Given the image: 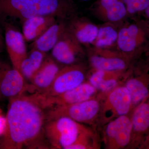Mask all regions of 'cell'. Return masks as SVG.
Instances as JSON below:
<instances>
[{
  "label": "cell",
  "mask_w": 149,
  "mask_h": 149,
  "mask_svg": "<svg viewBox=\"0 0 149 149\" xmlns=\"http://www.w3.org/2000/svg\"><path fill=\"white\" fill-rule=\"evenodd\" d=\"M9 101L0 148H49L45 136L47 109L38 94H24Z\"/></svg>",
  "instance_id": "obj_1"
},
{
  "label": "cell",
  "mask_w": 149,
  "mask_h": 149,
  "mask_svg": "<svg viewBox=\"0 0 149 149\" xmlns=\"http://www.w3.org/2000/svg\"><path fill=\"white\" fill-rule=\"evenodd\" d=\"M68 8L63 0H0V17L24 20L37 16L64 17Z\"/></svg>",
  "instance_id": "obj_2"
},
{
  "label": "cell",
  "mask_w": 149,
  "mask_h": 149,
  "mask_svg": "<svg viewBox=\"0 0 149 149\" xmlns=\"http://www.w3.org/2000/svg\"><path fill=\"white\" fill-rule=\"evenodd\" d=\"M91 129L70 118L60 117L46 121L45 138L49 148L68 149Z\"/></svg>",
  "instance_id": "obj_3"
},
{
  "label": "cell",
  "mask_w": 149,
  "mask_h": 149,
  "mask_svg": "<svg viewBox=\"0 0 149 149\" xmlns=\"http://www.w3.org/2000/svg\"><path fill=\"white\" fill-rule=\"evenodd\" d=\"M116 43L121 54L133 62L149 49V26L142 19L122 27Z\"/></svg>",
  "instance_id": "obj_4"
},
{
  "label": "cell",
  "mask_w": 149,
  "mask_h": 149,
  "mask_svg": "<svg viewBox=\"0 0 149 149\" xmlns=\"http://www.w3.org/2000/svg\"><path fill=\"white\" fill-rule=\"evenodd\" d=\"M102 100L99 94L78 103L48 109L46 110V121L60 117H67L82 124L93 125L99 120Z\"/></svg>",
  "instance_id": "obj_5"
},
{
  "label": "cell",
  "mask_w": 149,
  "mask_h": 149,
  "mask_svg": "<svg viewBox=\"0 0 149 149\" xmlns=\"http://www.w3.org/2000/svg\"><path fill=\"white\" fill-rule=\"evenodd\" d=\"M100 94L102 100L99 120L103 124H106L122 116L130 114L132 111L131 96L123 84L105 94Z\"/></svg>",
  "instance_id": "obj_6"
},
{
  "label": "cell",
  "mask_w": 149,
  "mask_h": 149,
  "mask_svg": "<svg viewBox=\"0 0 149 149\" xmlns=\"http://www.w3.org/2000/svg\"><path fill=\"white\" fill-rule=\"evenodd\" d=\"M145 55L133 62L123 84L131 96L132 111L149 95V59Z\"/></svg>",
  "instance_id": "obj_7"
},
{
  "label": "cell",
  "mask_w": 149,
  "mask_h": 149,
  "mask_svg": "<svg viewBox=\"0 0 149 149\" xmlns=\"http://www.w3.org/2000/svg\"><path fill=\"white\" fill-rule=\"evenodd\" d=\"M132 133L131 113L122 116L107 123L103 131L102 141L105 148L128 149Z\"/></svg>",
  "instance_id": "obj_8"
},
{
  "label": "cell",
  "mask_w": 149,
  "mask_h": 149,
  "mask_svg": "<svg viewBox=\"0 0 149 149\" xmlns=\"http://www.w3.org/2000/svg\"><path fill=\"white\" fill-rule=\"evenodd\" d=\"M86 77V68L83 64L65 65L61 68L50 88L45 92L38 94L44 98L58 95L84 83Z\"/></svg>",
  "instance_id": "obj_9"
},
{
  "label": "cell",
  "mask_w": 149,
  "mask_h": 149,
  "mask_svg": "<svg viewBox=\"0 0 149 149\" xmlns=\"http://www.w3.org/2000/svg\"><path fill=\"white\" fill-rule=\"evenodd\" d=\"M52 54L56 61L65 65L78 63L84 55L81 43L68 28L52 50Z\"/></svg>",
  "instance_id": "obj_10"
},
{
  "label": "cell",
  "mask_w": 149,
  "mask_h": 149,
  "mask_svg": "<svg viewBox=\"0 0 149 149\" xmlns=\"http://www.w3.org/2000/svg\"><path fill=\"white\" fill-rule=\"evenodd\" d=\"M98 92L93 85L86 81L75 88L58 95L44 98L38 95L43 107L48 109L85 101L97 95Z\"/></svg>",
  "instance_id": "obj_11"
},
{
  "label": "cell",
  "mask_w": 149,
  "mask_h": 149,
  "mask_svg": "<svg viewBox=\"0 0 149 149\" xmlns=\"http://www.w3.org/2000/svg\"><path fill=\"white\" fill-rule=\"evenodd\" d=\"M30 92L27 84L21 72L15 68L6 65L0 74V98L10 99Z\"/></svg>",
  "instance_id": "obj_12"
},
{
  "label": "cell",
  "mask_w": 149,
  "mask_h": 149,
  "mask_svg": "<svg viewBox=\"0 0 149 149\" xmlns=\"http://www.w3.org/2000/svg\"><path fill=\"white\" fill-rule=\"evenodd\" d=\"M130 113L132 133L128 149H139L142 141L149 133V95Z\"/></svg>",
  "instance_id": "obj_13"
},
{
  "label": "cell",
  "mask_w": 149,
  "mask_h": 149,
  "mask_svg": "<svg viewBox=\"0 0 149 149\" xmlns=\"http://www.w3.org/2000/svg\"><path fill=\"white\" fill-rule=\"evenodd\" d=\"M4 42L13 67L19 71L22 62L28 53L23 34L13 25L6 24Z\"/></svg>",
  "instance_id": "obj_14"
},
{
  "label": "cell",
  "mask_w": 149,
  "mask_h": 149,
  "mask_svg": "<svg viewBox=\"0 0 149 149\" xmlns=\"http://www.w3.org/2000/svg\"><path fill=\"white\" fill-rule=\"evenodd\" d=\"M51 57H46L40 68L29 82L30 92L41 94L45 92L52 84L61 68Z\"/></svg>",
  "instance_id": "obj_15"
},
{
  "label": "cell",
  "mask_w": 149,
  "mask_h": 149,
  "mask_svg": "<svg viewBox=\"0 0 149 149\" xmlns=\"http://www.w3.org/2000/svg\"><path fill=\"white\" fill-rule=\"evenodd\" d=\"M94 70L111 72H125L133 62L121 54L113 53H96L90 57Z\"/></svg>",
  "instance_id": "obj_16"
},
{
  "label": "cell",
  "mask_w": 149,
  "mask_h": 149,
  "mask_svg": "<svg viewBox=\"0 0 149 149\" xmlns=\"http://www.w3.org/2000/svg\"><path fill=\"white\" fill-rule=\"evenodd\" d=\"M94 70L88 81L97 89L99 93L102 94H105L117 86L124 84L129 72V69L125 73L124 72Z\"/></svg>",
  "instance_id": "obj_17"
},
{
  "label": "cell",
  "mask_w": 149,
  "mask_h": 149,
  "mask_svg": "<svg viewBox=\"0 0 149 149\" xmlns=\"http://www.w3.org/2000/svg\"><path fill=\"white\" fill-rule=\"evenodd\" d=\"M55 17L37 16L23 22L22 34L26 42H34L55 23Z\"/></svg>",
  "instance_id": "obj_18"
},
{
  "label": "cell",
  "mask_w": 149,
  "mask_h": 149,
  "mask_svg": "<svg viewBox=\"0 0 149 149\" xmlns=\"http://www.w3.org/2000/svg\"><path fill=\"white\" fill-rule=\"evenodd\" d=\"M67 28L63 23L56 22L37 40L32 42L30 48L45 53L52 50Z\"/></svg>",
  "instance_id": "obj_19"
},
{
  "label": "cell",
  "mask_w": 149,
  "mask_h": 149,
  "mask_svg": "<svg viewBox=\"0 0 149 149\" xmlns=\"http://www.w3.org/2000/svg\"><path fill=\"white\" fill-rule=\"evenodd\" d=\"M68 29L81 44H93L97 36L99 28L85 19H75Z\"/></svg>",
  "instance_id": "obj_20"
},
{
  "label": "cell",
  "mask_w": 149,
  "mask_h": 149,
  "mask_svg": "<svg viewBox=\"0 0 149 149\" xmlns=\"http://www.w3.org/2000/svg\"><path fill=\"white\" fill-rule=\"evenodd\" d=\"M46 56V53L35 49L27 53V56L22 62L19 69L26 81H30L43 63Z\"/></svg>",
  "instance_id": "obj_21"
},
{
  "label": "cell",
  "mask_w": 149,
  "mask_h": 149,
  "mask_svg": "<svg viewBox=\"0 0 149 149\" xmlns=\"http://www.w3.org/2000/svg\"><path fill=\"white\" fill-rule=\"evenodd\" d=\"M100 8L107 19L112 22L120 21L127 12L124 3L118 0H101Z\"/></svg>",
  "instance_id": "obj_22"
},
{
  "label": "cell",
  "mask_w": 149,
  "mask_h": 149,
  "mask_svg": "<svg viewBox=\"0 0 149 149\" xmlns=\"http://www.w3.org/2000/svg\"><path fill=\"white\" fill-rule=\"evenodd\" d=\"M118 32L110 26L99 28L97 36L94 45L97 49H102L113 45L117 42Z\"/></svg>",
  "instance_id": "obj_23"
},
{
  "label": "cell",
  "mask_w": 149,
  "mask_h": 149,
  "mask_svg": "<svg viewBox=\"0 0 149 149\" xmlns=\"http://www.w3.org/2000/svg\"><path fill=\"white\" fill-rule=\"evenodd\" d=\"M100 148L96 133L91 129L68 149H96Z\"/></svg>",
  "instance_id": "obj_24"
},
{
  "label": "cell",
  "mask_w": 149,
  "mask_h": 149,
  "mask_svg": "<svg viewBox=\"0 0 149 149\" xmlns=\"http://www.w3.org/2000/svg\"><path fill=\"white\" fill-rule=\"evenodd\" d=\"M130 14L143 13L149 5V0H122Z\"/></svg>",
  "instance_id": "obj_25"
},
{
  "label": "cell",
  "mask_w": 149,
  "mask_h": 149,
  "mask_svg": "<svg viewBox=\"0 0 149 149\" xmlns=\"http://www.w3.org/2000/svg\"><path fill=\"white\" fill-rule=\"evenodd\" d=\"M139 149H149V133L142 141Z\"/></svg>",
  "instance_id": "obj_26"
},
{
  "label": "cell",
  "mask_w": 149,
  "mask_h": 149,
  "mask_svg": "<svg viewBox=\"0 0 149 149\" xmlns=\"http://www.w3.org/2000/svg\"><path fill=\"white\" fill-rule=\"evenodd\" d=\"M143 13L144 19L142 20H143L145 23L149 27V5Z\"/></svg>",
  "instance_id": "obj_27"
},
{
  "label": "cell",
  "mask_w": 149,
  "mask_h": 149,
  "mask_svg": "<svg viewBox=\"0 0 149 149\" xmlns=\"http://www.w3.org/2000/svg\"><path fill=\"white\" fill-rule=\"evenodd\" d=\"M4 47V40L0 32V52L3 51Z\"/></svg>",
  "instance_id": "obj_28"
},
{
  "label": "cell",
  "mask_w": 149,
  "mask_h": 149,
  "mask_svg": "<svg viewBox=\"0 0 149 149\" xmlns=\"http://www.w3.org/2000/svg\"><path fill=\"white\" fill-rule=\"evenodd\" d=\"M4 64L0 62V74H1V72L3 68Z\"/></svg>",
  "instance_id": "obj_29"
},
{
  "label": "cell",
  "mask_w": 149,
  "mask_h": 149,
  "mask_svg": "<svg viewBox=\"0 0 149 149\" xmlns=\"http://www.w3.org/2000/svg\"><path fill=\"white\" fill-rule=\"evenodd\" d=\"M146 54L147 56L148 57L149 59V49H148V50L146 52Z\"/></svg>",
  "instance_id": "obj_30"
},
{
  "label": "cell",
  "mask_w": 149,
  "mask_h": 149,
  "mask_svg": "<svg viewBox=\"0 0 149 149\" xmlns=\"http://www.w3.org/2000/svg\"><path fill=\"white\" fill-rule=\"evenodd\" d=\"M83 1H89V0H83Z\"/></svg>",
  "instance_id": "obj_31"
}]
</instances>
